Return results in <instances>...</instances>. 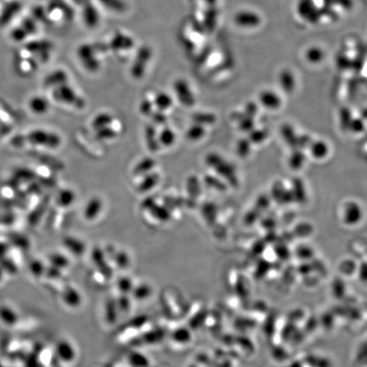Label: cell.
Segmentation results:
<instances>
[{
  "instance_id": "18",
  "label": "cell",
  "mask_w": 367,
  "mask_h": 367,
  "mask_svg": "<svg viewBox=\"0 0 367 367\" xmlns=\"http://www.w3.org/2000/svg\"><path fill=\"white\" fill-rule=\"evenodd\" d=\"M187 190L192 198H196L200 193V185L195 176H191L187 180Z\"/></svg>"
},
{
  "instance_id": "14",
  "label": "cell",
  "mask_w": 367,
  "mask_h": 367,
  "mask_svg": "<svg viewBox=\"0 0 367 367\" xmlns=\"http://www.w3.org/2000/svg\"><path fill=\"white\" fill-rule=\"evenodd\" d=\"M176 140L175 133L169 128H164L158 134L160 146L165 147H172Z\"/></svg>"
},
{
  "instance_id": "23",
  "label": "cell",
  "mask_w": 367,
  "mask_h": 367,
  "mask_svg": "<svg viewBox=\"0 0 367 367\" xmlns=\"http://www.w3.org/2000/svg\"><path fill=\"white\" fill-rule=\"evenodd\" d=\"M192 119L195 124H200V125L210 124L211 122H213V117H210V115L204 113L194 114Z\"/></svg>"
},
{
  "instance_id": "9",
  "label": "cell",
  "mask_w": 367,
  "mask_h": 367,
  "mask_svg": "<svg viewBox=\"0 0 367 367\" xmlns=\"http://www.w3.org/2000/svg\"><path fill=\"white\" fill-rule=\"evenodd\" d=\"M146 140H147V147L151 152H156L159 150L160 143L158 141V136L153 125H149L146 129Z\"/></svg>"
},
{
  "instance_id": "1",
  "label": "cell",
  "mask_w": 367,
  "mask_h": 367,
  "mask_svg": "<svg viewBox=\"0 0 367 367\" xmlns=\"http://www.w3.org/2000/svg\"><path fill=\"white\" fill-rule=\"evenodd\" d=\"M52 94L55 101L62 104L74 106L78 108H84L85 105V100L78 95L74 88L68 85V83L53 88Z\"/></svg>"
},
{
  "instance_id": "13",
  "label": "cell",
  "mask_w": 367,
  "mask_h": 367,
  "mask_svg": "<svg viewBox=\"0 0 367 367\" xmlns=\"http://www.w3.org/2000/svg\"><path fill=\"white\" fill-rule=\"evenodd\" d=\"M76 195L74 192L69 189L62 190L57 195V203L62 208H68L74 202Z\"/></svg>"
},
{
  "instance_id": "4",
  "label": "cell",
  "mask_w": 367,
  "mask_h": 367,
  "mask_svg": "<svg viewBox=\"0 0 367 367\" xmlns=\"http://www.w3.org/2000/svg\"><path fill=\"white\" fill-rule=\"evenodd\" d=\"M52 43L48 40H36L26 45V50L36 55L37 58L40 59L41 62H46L49 60L50 50L52 49Z\"/></svg>"
},
{
  "instance_id": "19",
  "label": "cell",
  "mask_w": 367,
  "mask_h": 367,
  "mask_svg": "<svg viewBox=\"0 0 367 367\" xmlns=\"http://www.w3.org/2000/svg\"><path fill=\"white\" fill-rule=\"evenodd\" d=\"M65 244L69 249L73 251V253L82 254L85 251V244L81 240H78L74 237H66L65 240Z\"/></svg>"
},
{
  "instance_id": "24",
  "label": "cell",
  "mask_w": 367,
  "mask_h": 367,
  "mask_svg": "<svg viewBox=\"0 0 367 367\" xmlns=\"http://www.w3.org/2000/svg\"><path fill=\"white\" fill-rule=\"evenodd\" d=\"M151 117L152 118L154 124H157V125H163L167 122V117H166L165 114L163 113V111H161V110L153 111L152 114L151 115Z\"/></svg>"
},
{
  "instance_id": "22",
  "label": "cell",
  "mask_w": 367,
  "mask_h": 367,
  "mask_svg": "<svg viewBox=\"0 0 367 367\" xmlns=\"http://www.w3.org/2000/svg\"><path fill=\"white\" fill-rule=\"evenodd\" d=\"M153 104L152 101H149V100H144L140 105V111L141 113L143 114L144 116H147V117H151V115L153 112Z\"/></svg>"
},
{
  "instance_id": "6",
  "label": "cell",
  "mask_w": 367,
  "mask_h": 367,
  "mask_svg": "<svg viewBox=\"0 0 367 367\" xmlns=\"http://www.w3.org/2000/svg\"><path fill=\"white\" fill-rule=\"evenodd\" d=\"M28 107L33 113L36 115H43L48 112L50 105L46 98L40 95H35L30 99Z\"/></svg>"
},
{
  "instance_id": "12",
  "label": "cell",
  "mask_w": 367,
  "mask_h": 367,
  "mask_svg": "<svg viewBox=\"0 0 367 367\" xmlns=\"http://www.w3.org/2000/svg\"><path fill=\"white\" fill-rule=\"evenodd\" d=\"M173 99L169 94L166 93H159L156 94V97L154 99L153 104L157 108V110L161 111H165L169 110V108H172Z\"/></svg>"
},
{
  "instance_id": "7",
  "label": "cell",
  "mask_w": 367,
  "mask_h": 367,
  "mask_svg": "<svg viewBox=\"0 0 367 367\" xmlns=\"http://www.w3.org/2000/svg\"><path fill=\"white\" fill-rule=\"evenodd\" d=\"M103 207L102 201L99 197H93L88 201L85 208V217L87 220H94L101 214Z\"/></svg>"
},
{
  "instance_id": "20",
  "label": "cell",
  "mask_w": 367,
  "mask_h": 367,
  "mask_svg": "<svg viewBox=\"0 0 367 367\" xmlns=\"http://www.w3.org/2000/svg\"><path fill=\"white\" fill-rule=\"evenodd\" d=\"M23 29L26 31V33L29 35H33L38 32V24L33 17H26L24 18L21 24Z\"/></svg>"
},
{
  "instance_id": "21",
  "label": "cell",
  "mask_w": 367,
  "mask_h": 367,
  "mask_svg": "<svg viewBox=\"0 0 367 367\" xmlns=\"http://www.w3.org/2000/svg\"><path fill=\"white\" fill-rule=\"evenodd\" d=\"M10 36L16 42H22L28 37V34L23 29L22 26H19L11 31Z\"/></svg>"
},
{
  "instance_id": "15",
  "label": "cell",
  "mask_w": 367,
  "mask_h": 367,
  "mask_svg": "<svg viewBox=\"0 0 367 367\" xmlns=\"http://www.w3.org/2000/svg\"><path fill=\"white\" fill-rule=\"evenodd\" d=\"M112 121H113V117L110 114L103 112V113L98 114L97 116L94 117V120L92 122V126L95 130H100L102 128L110 126Z\"/></svg>"
},
{
  "instance_id": "5",
  "label": "cell",
  "mask_w": 367,
  "mask_h": 367,
  "mask_svg": "<svg viewBox=\"0 0 367 367\" xmlns=\"http://www.w3.org/2000/svg\"><path fill=\"white\" fill-rule=\"evenodd\" d=\"M68 74L62 69H57L47 74L44 78V85L48 88H55L68 83Z\"/></svg>"
},
{
  "instance_id": "16",
  "label": "cell",
  "mask_w": 367,
  "mask_h": 367,
  "mask_svg": "<svg viewBox=\"0 0 367 367\" xmlns=\"http://www.w3.org/2000/svg\"><path fill=\"white\" fill-rule=\"evenodd\" d=\"M205 129L202 127V125L200 124H194L192 127L189 128V130L186 132V137L187 139L192 141H197L202 139L204 136Z\"/></svg>"
},
{
  "instance_id": "26",
  "label": "cell",
  "mask_w": 367,
  "mask_h": 367,
  "mask_svg": "<svg viewBox=\"0 0 367 367\" xmlns=\"http://www.w3.org/2000/svg\"><path fill=\"white\" fill-rule=\"evenodd\" d=\"M156 202L155 198L153 196H150L147 198L145 199L144 201L141 202V208L145 209V210H148L149 211L151 208H152L154 205L156 204Z\"/></svg>"
},
{
  "instance_id": "3",
  "label": "cell",
  "mask_w": 367,
  "mask_h": 367,
  "mask_svg": "<svg viewBox=\"0 0 367 367\" xmlns=\"http://www.w3.org/2000/svg\"><path fill=\"white\" fill-rule=\"evenodd\" d=\"M173 90L179 102L186 108H192L195 104V98L192 88L184 79L176 80Z\"/></svg>"
},
{
  "instance_id": "8",
  "label": "cell",
  "mask_w": 367,
  "mask_h": 367,
  "mask_svg": "<svg viewBox=\"0 0 367 367\" xmlns=\"http://www.w3.org/2000/svg\"><path fill=\"white\" fill-rule=\"evenodd\" d=\"M159 174L156 173H149L143 176V179L140 181L138 186V190L140 192H149L150 190L154 188L157 183L159 182Z\"/></svg>"
},
{
  "instance_id": "17",
  "label": "cell",
  "mask_w": 367,
  "mask_h": 367,
  "mask_svg": "<svg viewBox=\"0 0 367 367\" xmlns=\"http://www.w3.org/2000/svg\"><path fill=\"white\" fill-rule=\"evenodd\" d=\"M117 135V133L116 130L110 127V126L96 130V138L98 140H112V139H115Z\"/></svg>"
},
{
  "instance_id": "11",
  "label": "cell",
  "mask_w": 367,
  "mask_h": 367,
  "mask_svg": "<svg viewBox=\"0 0 367 367\" xmlns=\"http://www.w3.org/2000/svg\"><path fill=\"white\" fill-rule=\"evenodd\" d=\"M149 212L154 218L161 222H167L171 218L170 209L167 208L165 205L163 206L156 203L150 209Z\"/></svg>"
},
{
  "instance_id": "25",
  "label": "cell",
  "mask_w": 367,
  "mask_h": 367,
  "mask_svg": "<svg viewBox=\"0 0 367 367\" xmlns=\"http://www.w3.org/2000/svg\"><path fill=\"white\" fill-rule=\"evenodd\" d=\"M45 16V11L43 9L42 6H37L33 8V18L37 22H40V20H43Z\"/></svg>"
},
{
  "instance_id": "2",
  "label": "cell",
  "mask_w": 367,
  "mask_h": 367,
  "mask_svg": "<svg viewBox=\"0 0 367 367\" xmlns=\"http://www.w3.org/2000/svg\"><path fill=\"white\" fill-rule=\"evenodd\" d=\"M27 140L33 145L48 148H57L62 140L58 134L43 130H33L27 135Z\"/></svg>"
},
{
  "instance_id": "10",
  "label": "cell",
  "mask_w": 367,
  "mask_h": 367,
  "mask_svg": "<svg viewBox=\"0 0 367 367\" xmlns=\"http://www.w3.org/2000/svg\"><path fill=\"white\" fill-rule=\"evenodd\" d=\"M155 165V160L151 157H146L135 166V168L133 169V174L136 176L146 175L152 170Z\"/></svg>"
}]
</instances>
